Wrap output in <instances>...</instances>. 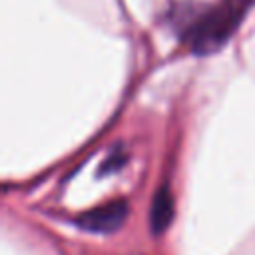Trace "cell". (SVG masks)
<instances>
[{"mask_svg": "<svg viewBox=\"0 0 255 255\" xmlns=\"http://www.w3.org/2000/svg\"><path fill=\"white\" fill-rule=\"evenodd\" d=\"M245 8L247 0H223L197 10L193 16L181 20V40L195 54L213 52L237 28Z\"/></svg>", "mask_w": 255, "mask_h": 255, "instance_id": "cell-1", "label": "cell"}, {"mask_svg": "<svg viewBox=\"0 0 255 255\" xmlns=\"http://www.w3.org/2000/svg\"><path fill=\"white\" fill-rule=\"evenodd\" d=\"M128 217V203L124 199L106 203L102 207H96L88 213H84L78 223L88 229V231H96V233H112L116 229L122 227V223Z\"/></svg>", "mask_w": 255, "mask_h": 255, "instance_id": "cell-2", "label": "cell"}, {"mask_svg": "<svg viewBox=\"0 0 255 255\" xmlns=\"http://www.w3.org/2000/svg\"><path fill=\"white\" fill-rule=\"evenodd\" d=\"M173 217V199L167 187L157 189L151 203V227L155 233H161Z\"/></svg>", "mask_w": 255, "mask_h": 255, "instance_id": "cell-3", "label": "cell"}]
</instances>
